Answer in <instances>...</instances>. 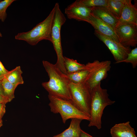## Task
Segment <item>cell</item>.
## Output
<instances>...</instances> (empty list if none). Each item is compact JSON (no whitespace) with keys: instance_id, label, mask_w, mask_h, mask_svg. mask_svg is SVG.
I'll return each mask as SVG.
<instances>
[{"instance_id":"obj_4","label":"cell","mask_w":137,"mask_h":137,"mask_svg":"<svg viewBox=\"0 0 137 137\" xmlns=\"http://www.w3.org/2000/svg\"><path fill=\"white\" fill-rule=\"evenodd\" d=\"M48 96L51 111L55 114H59L63 123L70 119L90 121V116L79 110L72 101L48 95Z\"/></svg>"},{"instance_id":"obj_24","label":"cell","mask_w":137,"mask_h":137,"mask_svg":"<svg viewBox=\"0 0 137 137\" xmlns=\"http://www.w3.org/2000/svg\"><path fill=\"white\" fill-rule=\"evenodd\" d=\"M5 104H0V120L2 118L6 112Z\"/></svg>"},{"instance_id":"obj_18","label":"cell","mask_w":137,"mask_h":137,"mask_svg":"<svg viewBox=\"0 0 137 137\" xmlns=\"http://www.w3.org/2000/svg\"><path fill=\"white\" fill-rule=\"evenodd\" d=\"M64 63L67 74L86 70L85 65L80 63L76 60L64 57Z\"/></svg>"},{"instance_id":"obj_6","label":"cell","mask_w":137,"mask_h":137,"mask_svg":"<svg viewBox=\"0 0 137 137\" xmlns=\"http://www.w3.org/2000/svg\"><path fill=\"white\" fill-rule=\"evenodd\" d=\"M69 87L73 103L79 110L90 115L91 90L85 82L74 84L70 82Z\"/></svg>"},{"instance_id":"obj_10","label":"cell","mask_w":137,"mask_h":137,"mask_svg":"<svg viewBox=\"0 0 137 137\" xmlns=\"http://www.w3.org/2000/svg\"><path fill=\"white\" fill-rule=\"evenodd\" d=\"M93 7H87L81 5L77 0L68 5L65 9V13L68 18L78 21L87 22Z\"/></svg>"},{"instance_id":"obj_7","label":"cell","mask_w":137,"mask_h":137,"mask_svg":"<svg viewBox=\"0 0 137 137\" xmlns=\"http://www.w3.org/2000/svg\"><path fill=\"white\" fill-rule=\"evenodd\" d=\"M85 65L86 69L89 73L84 82L91 90L107 77L108 72L111 68V62L108 60L100 61L96 60Z\"/></svg>"},{"instance_id":"obj_15","label":"cell","mask_w":137,"mask_h":137,"mask_svg":"<svg viewBox=\"0 0 137 137\" xmlns=\"http://www.w3.org/2000/svg\"><path fill=\"white\" fill-rule=\"evenodd\" d=\"M82 120L71 119L69 127L62 133L53 137H80L81 130L80 125Z\"/></svg>"},{"instance_id":"obj_8","label":"cell","mask_w":137,"mask_h":137,"mask_svg":"<svg viewBox=\"0 0 137 137\" xmlns=\"http://www.w3.org/2000/svg\"><path fill=\"white\" fill-rule=\"evenodd\" d=\"M94 34L106 46L112 54L116 61L115 63L126 58L131 50L130 47L125 46L108 37L95 31Z\"/></svg>"},{"instance_id":"obj_29","label":"cell","mask_w":137,"mask_h":137,"mask_svg":"<svg viewBox=\"0 0 137 137\" xmlns=\"http://www.w3.org/2000/svg\"><path fill=\"white\" fill-rule=\"evenodd\" d=\"M4 78V76L0 72V80H2Z\"/></svg>"},{"instance_id":"obj_17","label":"cell","mask_w":137,"mask_h":137,"mask_svg":"<svg viewBox=\"0 0 137 137\" xmlns=\"http://www.w3.org/2000/svg\"><path fill=\"white\" fill-rule=\"evenodd\" d=\"M124 5V0H108L106 7L118 20Z\"/></svg>"},{"instance_id":"obj_32","label":"cell","mask_w":137,"mask_h":137,"mask_svg":"<svg viewBox=\"0 0 137 137\" xmlns=\"http://www.w3.org/2000/svg\"><path fill=\"white\" fill-rule=\"evenodd\" d=\"M1 1V0H0V1Z\"/></svg>"},{"instance_id":"obj_14","label":"cell","mask_w":137,"mask_h":137,"mask_svg":"<svg viewBox=\"0 0 137 137\" xmlns=\"http://www.w3.org/2000/svg\"><path fill=\"white\" fill-rule=\"evenodd\" d=\"M92 12L97 17L111 26L114 30L118 20L106 7L96 6L92 8Z\"/></svg>"},{"instance_id":"obj_28","label":"cell","mask_w":137,"mask_h":137,"mask_svg":"<svg viewBox=\"0 0 137 137\" xmlns=\"http://www.w3.org/2000/svg\"><path fill=\"white\" fill-rule=\"evenodd\" d=\"M0 94L3 96L6 97L4 94L2 81L1 80H0Z\"/></svg>"},{"instance_id":"obj_23","label":"cell","mask_w":137,"mask_h":137,"mask_svg":"<svg viewBox=\"0 0 137 137\" xmlns=\"http://www.w3.org/2000/svg\"><path fill=\"white\" fill-rule=\"evenodd\" d=\"M130 63L132 65L133 68H135L137 65V48L131 50L128 54L127 58L123 60L120 61L121 62Z\"/></svg>"},{"instance_id":"obj_31","label":"cell","mask_w":137,"mask_h":137,"mask_svg":"<svg viewBox=\"0 0 137 137\" xmlns=\"http://www.w3.org/2000/svg\"><path fill=\"white\" fill-rule=\"evenodd\" d=\"M2 37V35L1 32H0V37Z\"/></svg>"},{"instance_id":"obj_26","label":"cell","mask_w":137,"mask_h":137,"mask_svg":"<svg viewBox=\"0 0 137 137\" xmlns=\"http://www.w3.org/2000/svg\"><path fill=\"white\" fill-rule=\"evenodd\" d=\"M10 101V100L7 97L0 94V104H6L7 103Z\"/></svg>"},{"instance_id":"obj_21","label":"cell","mask_w":137,"mask_h":137,"mask_svg":"<svg viewBox=\"0 0 137 137\" xmlns=\"http://www.w3.org/2000/svg\"><path fill=\"white\" fill-rule=\"evenodd\" d=\"M82 5L88 8L96 6L107 7L108 0H78Z\"/></svg>"},{"instance_id":"obj_22","label":"cell","mask_w":137,"mask_h":137,"mask_svg":"<svg viewBox=\"0 0 137 137\" xmlns=\"http://www.w3.org/2000/svg\"><path fill=\"white\" fill-rule=\"evenodd\" d=\"M15 0H4L0 1V20L4 22L7 16L6 10L12 3Z\"/></svg>"},{"instance_id":"obj_2","label":"cell","mask_w":137,"mask_h":137,"mask_svg":"<svg viewBox=\"0 0 137 137\" xmlns=\"http://www.w3.org/2000/svg\"><path fill=\"white\" fill-rule=\"evenodd\" d=\"M100 84L99 83L91 90L90 119L88 125L89 127H96L98 129L102 127L101 118L104 109L115 102L110 99L107 90L102 88Z\"/></svg>"},{"instance_id":"obj_30","label":"cell","mask_w":137,"mask_h":137,"mask_svg":"<svg viewBox=\"0 0 137 137\" xmlns=\"http://www.w3.org/2000/svg\"><path fill=\"white\" fill-rule=\"evenodd\" d=\"M2 119L0 120V127L2 125Z\"/></svg>"},{"instance_id":"obj_3","label":"cell","mask_w":137,"mask_h":137,"mask_svg":"<svg viewBox=\"0 0 137 137\" xmlns=\"http://www.w3.org/2000/svg\"><path fill=\"white\" fill-rule=\"evenodd\" d=\"M55 11L54 7L44 20L30 31L18 33L15 36V39L24 41L32 45H36L43 40H48L51 42V29Z\"/></svg>"},{"instance_id":"obj_12","label":"cell","mask_w":137,"mask_h":137,"mask_svg":"<svg viewBox=\"0 0 137 137\" xmlns=\"http://www.w3.org/2000/svg\"><path fill=\"white\" fill-rule=\"evenodd\" d=\"M90 24L95 31L101 34L119 42L118 38L114 29L94 15L92 12L87 22Z\"/></svg>"},{"instance_id":"obj_25","label":"cell","mask_w":137,"mask_h":137,"mask_svg":"<svg viewBox=\"0 0 137 137\" xmlns=\"http://www.w3.org/2000/svg\"><path fill=\"white\" fill-rule=\"evenodd\" d=\"M9 71L5 68L0 61V72L4 76Z\"/></svg>"},{"instance_id":"obj_19","label":"cell","mask_w":137,"mask_h":137,"mask_svg":"<svg viewBox=\"0 0 137 137\" xmlns=\"http://www.w3.org/2000/svg\"><path fill=\"white\" fill-rule=\"evenodd\" d=\"M88 73V71L86 69L66 75L70 82L74 84H78L85 82Z\"/></svg>"},{"instance_id":"obj_11","label":"cell","mask_w":137,"mask_h":137,"mask_svg":"<svg viewBox=\"0 0 137 137\" xmlns=\"http://www.w3.org/2000/svg\"><path fill=\"white\" fill-rule=\"evenodd\" d=\"M125 5L116 28L122 25L130 24L137 26V8L131 0H124Z\"/></svg>"},{"instance_id":"obj_27","label":"cell","mask_w":137,"mask_h":137,"mask_svg":"<svg viewBox=\"0 0 137 137\" xmlns=\"http://www.w3.org/2000/svg\"><path fill=\"white\" fill-rule=\"evenodd\" d=\"M80 137H93L82 129L81 130Z\"/></svg>"},{"instance_id":"obj_16","label":"cell","mask_w":137,"mask_h":137,"mask_svg":"<svg viewBox=\"0 0 137 137\" xmlns=\"http://www.w3.org/2000/svg\"><path fill=\"white\" fill-rule=\"evenodd\" d=\"M22 73L20 66H18L9 71L4 77L13 84L18 85L24 83L22 76Z\"/></svg>"},{"instance_id":"obj_1","label":"cell","mask_w":137,"mask_h":137,"mask_svg":"<svg viewBox=\"0 0 137 137\" xmlns=\"http://www.w3.org/2000/svg\"><path fill=\"white\" fill-rule=\"evenodd\" d=\"M42 63L49 79L48 82H42V85L48 95L72 102L69 87L70 81L67 75L63 73L56 64L44 60Z\"/></svg>"},{"instance_id":"obj_13","label":"cell","mask_w":137,"mask_h":137,"mask_svg":"<svg viewBox=\"0 0 137 137\" xmlns=\"http://www.w3.org/2000/svg\"><path fill=\"white\" fill-rule=\"evenodd\" d=\"M110 133L112 137H137L129 121L115 124L111 128Z\"/></svg>"},{"instance_id":"obj_9","label":"cell","mask_w":137,"mask_h":137,"mask_svg":"<svg viewBox=\"0 0 137 137\" xmlns=\"http://www.w3.org/2000/svg\"><path fill=\"white\" fill-rule=\"evenodd\" d=\"M115 32L119 42L128 47H135L137 44V26L127 24L116 28Z\"/></svg>"},{"instance_id":"obj_20","label":"cell","mask_w":137,"mask_h":137,"mask_svg":"<svg viewBox=\"0 0 137 137\" xmlns=\"http://www.w3.org/2000/svg\"><path fill=\"white\" fill-rule=\"evenodd\" d=\"M1 81L5 94L11 101L14 97V91L18 85L11 83L4 77Z\"/></svg>"},{"instance_id":"obj_5","label":"cell","mask_w":137,"mask_h":137,"mask_svg":"<svg viewBox=\"0 0 137 137\" xmlns=\"http://www.w3.org/2000/svg\"><path fill=\"white\" fill-rule=\"evenodd\" d=\"M55 11L51 32V42L56 52L57 60L56 64L59 69L65 74H67L64 63L61 36L62 26L64 24L66 19L62 12L58 3L54 6Z\"/></svg>"}]
</instances>
